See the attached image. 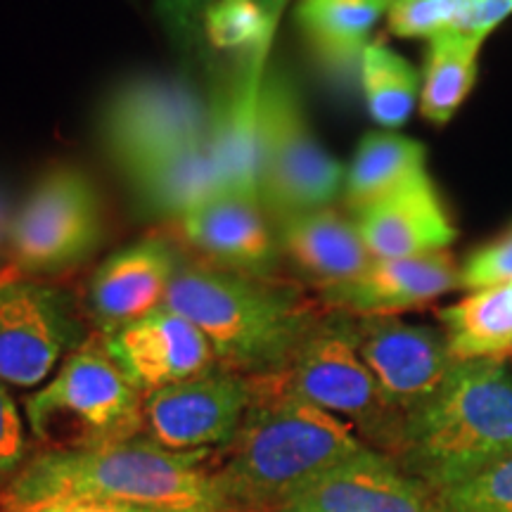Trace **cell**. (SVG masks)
<instances>
[{
  "label": "cell",
  "mask_w": 512,
  "mask_h": 512,
  "mask_svg": "<svg viewBox=\"0 0 512 512\" xmlns=\"http://www.w3.org/2000/svg\"><path fill=\"white\" fill-rule=\"evenodd\" d=\"M437 496L444 512H512V451Z\"/></svg>",
  "instance_id": "83f0119b"
},
{
  "label": "cell",
  "mask_w": 512,
  "mask_h": 512,
  "mask_svg": "<svg viewBox=\"0 0 512 512\" xmlns=\"http://www.w3.org/2000/svg\"><path fill=\"white\" fill-rule=\"evenodd\" d=\"M102 344L126 380L143 396L219 366L202 330L169 306L102 337Z\"/></svg>",
  "instance_id": "4fadbf2b"
},
{
  "label": "cell",
  "mask_w": 512,
  "mask_h": 512,
  "mask_svg": "<svg viewBox=\"0 0 512 512\" xmlns=\"http://www.w3.org/2000/svg\"><path fill=\"white\" fill-rule=\"evenodd\" d=\"M22 512H147V510L133 508V505H121V503H102V501H83V498H72V501L38 505V508L22 510Z\"/></svg>",
  "instance_id": "836d02e7"
},
{
  "label": "cell",
  "mask_w": 512,
  "mask_h": 512,
  "mask_svg": "<svg viewBox=\"0 0 512 512\" xmlns=\"http://www.w3.org/2000/svg\"><path fill=\"white\" fill-rule=\"evenodd\" d=\"M512 283V223L494 240L477 247L460 266V287L467 292Z\"/></svg>",
  "instance_id": "f546056e"
},
{
  "label": "cell",
  "mask_w": 512,
  "mask_h": 512,
  "mask_svg": "<svg viewBox=\"0 0 512 512\" xmlns=\"http://www.w3.org/2000/svg\"><path fill=\"white\" fill-rule=\"evenodd\" d=\"M458 287L460 266L444 249L413 259H375L356 278L316 287V299L323 309L354 318L401 316L437 302Z\"/></svg>",
  "instance_id": "9a60e30c"
},
{
  "label": "cell",
  "mask_w": 512,
  "mask_h": 512,
  "mask_svg": "<svg viewBox=\"0 0 512 512\" xmlns=\"http://www.w3.org/2000/svg\"><path fill=\"white\" fill-rule=\"evenodd\" d=\"M482 46L484 38L465 31H446L427 41L418 102L427 121L444 126L456 117L477 83Z\"/></svg>",
  "instance_id": "d4e9b609"
},
{
  "label": "cell",
  "mask_w": 512,
  "mask_h": 512,
  "mask_svg": "<svg viewBox=\"0 0 512 512\" xmlns=\"http://www.w3.org/2000/svg\"><path fill=\"white\" fill-rule=\"evenodd\" d=\"M294 512H444L439 496L392 456L363 448L287 505Z\"/></svg>",
  "instance_id": "2e32d148"
},
{
  "label": "cell",
  "mask_w": 512,
  "mask_h": 512,
  "mask_svg": "<svg viewBox=\"0 0 512 512\" xmlns=\"http://www.w3.org/2000/svg\"><path fill=\"white\" fill-rule=\"evenodd\" d=\"M349 318L358 354L389 406L403 420L420 411L439 392L456 363L444 332L406 323L399 316Z\"/></svg>",
  "instance_id": "7c38bea8"
},
{
  "label": "cell",
  "mask_w": 512,
  "mask_h": 512,
  "mask_svg": "<svg viewBox=\"0 0 512 512\" xmlns=\"http://www.w3.org/2000/svg\"><path fill=\"white\" fill-rule=\"evenodd\" d=\"M370 119L384 131L406 126L420 102L422 74L384 41H370L358 67Z\"/></svg>",
  "instance_id": "484cf974"
},
{
  "label": "cell",
  "mask_w": 512,
  "mask_h": 512,
  "mask_svg": "<svg viewBox=\"0 0 512 512\" xmlns=\"http://www.w3.org/2000/svg\"><path fill=\"white\" fill-rule=\"evenodd\" d=\"M475 0H396L389 10V31L399 38H430L446 31H463Z\"/></svg>",
  "instance_id": "f1b7e54d"
},
{
  "label": "cell",
  "mask_w": 512,
  "mask_h": 512,
  "mask_svg": "<svg viewBox=\"0 0 512 512\" xmlns=\"http://www.w3.org/2000/svg\"><path fill=\"white\" fill-rule=\"evenodd\" d=\"M254 399V377L216 366L143 401V434L174 453H219L238 434Z\"/></svg>",
  "instance_id": "8fae6325"
},
{
  "label": "cell",
  "mask_w": 512,
  "mask_h": 512,
  "mask_svg": "<svg viewBox=\"0 0 512 512\" xmlns=\"http://www.w3.org/2000/svg\"><path fill=\"white\" fill-rule=\"evenodd\" d=\"M200 29L216 50L245 57H268L275 31L261 0H211L200 17Z\"/></svg>",
  "instance_id": "4316f807"
},
{
  "label": "cell",
  "mask_w": 512,
  "mask_h": 512,
  "mask_svg": "<svg viewBox=\"0 0 512 512\" xmlns=\"http://www.w3.org/2000/svg\"><path fill=\"white\" fill-rule=\"evenodd\" d=\"M143 401L93 335L27 396L24 418L43 451H91L140 437Z\"/></svg>",
  "instance_id": "5b68a950"
},
{
  "label": "cell",
  "mask_w": 512,
  "mask_h": 512,
  "mask_svg": "<svg viewBox=\"0 0 512 512\" xmlns=\"http://www.w3.org/2000/svg\"><path fill=\"white\" fill-rule=\"evenodd\" d=\"M0 242H3V223H0Z\"/></svg>",
  "instance_id": "8d00e7d4"
},
{
  "label": "cell",
  "mask_w": 512,
  "mask_h": 512,
  "mask_svg": "<svg viewBox=\"0 0 512 512\" xmlns=\"http://www.w3.org/2000/svg\"><path fill=\"white\" fill-rule=\"evenodd\" d=\"M283 377L294 394L349 422L370 448L396 458L406 420L389 406L358 354L349 316L325 309Z\"/></svg>",
  "instance_id": "52a82bcc"
},
{
  "label": "cell",
  "mask_w": 512,
  "mask_h": 512,
  "mask_svg": "<svg viewBox=\"0 0 512 512\" xmlns=\"http://www.w3.org/2000/svg\"><path fill=\"white\" fill-rule=\"evenodd\" d=\"M427 176L425 145L396 131H370L361 138L347 169V207L358 214Z\"/></svg>",
  "instance_id": "603a6c76"
},
{
  "label": "cell",
  "mask_w": 512,
  "mask_h": 512,
  "mask_svg": "<svg viewBox=\"0 0 512 512\" xmlns=\"http://www.w3.org/2000/svg\"><path fill=\"white\" fill-rule=\"evenodd\" d=\"M354 216L358 233L375 259H413L444 252L458 238L430 176Z\"/></svg>",
  "instance_id": "ac0fdd59"
},
{
  "label": "cell",
  "mask_w": 512,
  "mask_h": 512,
  "mask_svg": "<svg viewBox=\"0 0 512 512\" xmlns=\"http://www.w3.org/2000/svg\"><path fill=\"white\" fill-rule=\"evenodd\" d=\"M347 169L313 136L294 81L266 67L259 95L256 195L278 221L328 209L344 190Z\"/></svg>",
  "instance_id": "8992f818"
},
{
  "label": "cell",
  "mask_w": 512,
  "mask_h": 512,
  "mask_svg": "<svg viewBox=\"0 0 512 512\" xmlns=\"http://www.w3.org/2000/svg\"><path fill=\"white\" fill-rule=\"evenodd\" d=\"M211 458L166 451L145 434L91 451H41L3 491V505L22 512L83 498L147 512H228Z\"/></svg>",
  "instance_id": "7a4b0ae2"
},
{
  "label": "cell",
  "mask_w": 512,
  "mask_h": 512,
  "mask_svg": "<svg viewBox=\"0 0 512 512\" xmlns=\"http://www.w3.org/2000/svg\"><path fill=\"white\" fill-rule=\"evenodd\" d=\"M164 306L202 330L221 368L247 377L285 373L325 313L302 285L207 261L181 264Z\"/></svg>",
  "instance_id": "3957f363"
},
{
  "label": "cell",
  "mask_w": 512,
  "mask_h": 512,
  "mask_svg": "<svg viewBox=\"0 0 512 512\" xmlns=\"http://www.w3.org/2000/svg\"><path fill=\"white\" fill-rule=\"evenodd\" d=\"M261 5H264L268 22L273 24V29H278L280 17H283V12L287 8V0H261Z\"/></svg>",
  "instance_id": "e575fe53"
},
{
  "label": "cell",
  "mask_w": 512,
  "mask_h": 512,
  "mask_svg": "<svg viewBox=\"0 0 512 512\" xmlns=\"http://www.w3.org/2000/svg\"><path fill=\"white\" fill-rule=\"evenodd\" d=\"M185 242L207 264L249 275H273L280 245L256 197L219 190L178 216Z\"/></svg>",
  "instance_id": "e0dca14e"
},
{
  "label": "cell",
  "mask_w": 512,
  "mask_h": 512,
  "mask_svg": "<svg viewBox=\"0 0 512 512\" xmlns=\"http://www.w3.org/2000/svg\"><path fill=\"white\" fill-rule=\"evenodd\" d=\"M512 451L508 361H456L420 411L406 418L396 463L434 494Z\"/></svg>",
  "instance_id": "277c9868"
},
{
  "label": "cell",
  "mask_w": 512,
  "mask_h": 512,
  "mask_svg": "<svg viewBox=\"0 0 512 512\" xmlns=\"http://www.w3.org/2000/svg\"><path fill=\"white\" fill-rule=\"evenodd\" d=\"M29 463V441L24 418L10 387L0 382V489H8Z\"/></svg>",
  "instance_id": "4dcf8cb0"
},
{
  "label": "cell",
  "mask_w": 512,
  "mask_h": 512,
  "mask_svg": "<svg viewBox=\"0 0 512 512\" xmlns=\"http://www.w3.org/2000/svg\"><path fill=\"white\" fill-rule=\"evenodd\" d=\"M214 107L195 88L162 76L128 79L100 112L102 147L121 174L178 147L211 138Z\"/></svg>",
  "instance_id": "9c48e42d"
},
{
  "label": "cell",
  "mask_w": 512,
  "mask_h": 512,
  "mask_svg": "<svg viewBox=\"0 0 512 512\" xmlns=\"http://www.w3.org/2000/svg\"><path fill=\"white\" fill-rule=\"evenodd\" d=\"M268 57L254 55L242 60L240 74L226 98L214 107V145L223 190L256 195V166H259V95Z\"/></svg>",
  "instance_id": "ffe728a7"
},
{
  "label": "cell",
  "mask_w": 512,
  "mask_h": 512,
  "mask_svg": "<svg viewBox=\"0 0 512 512\" xmlns=\"http://www.w3.org/2000/svg\"><path fill=\"white\" fill-rule=\"evenodd\" d=\"M456 361H508L512 356V283L470 292L439 311Z\"/></svg>",
  "instance_id": "cb8c5ba5"
},
{
  "label": "cell",
  "mask_w": 512,
  "mask_h": 512,
  "mask_svg": "<svg viewBox=\"0 0 512 512\" xmlns=\"http://www.w3.org/2000/svg\"><path fill=\"white\" fill-rule=\"evenodd\" d=\"M12 266L24 275H57L81 266L105 238L102 202L74 166L48 171L8 226Z\"/></svg>",
  "instance_id": "ba28073f"
},
{
  "label": "cell",
  "mask_w": 512,
  "mask_h": 512,
  "mask_svg": "<svg viewBox=\"0 0 512 512\" xmlns=\"http://www.w3.org/2000/svg\"><path fill=\"white\" fill-rule=\"evenodd\" d=\"M91 337L72 292L0 273V382L41 387Z\"/></svg>",
  "instance_id": "30bf717a"
},
{
  "label": "cell",
  "mask_w": 512,
  "mask_h": 512,
  "mask_svg": "<svg viewBox=\"0 0 512 512\" xmlns=\"http://www.w3.org/2000/svg\"><path fill=\"white\" fill-rule=\"evenodd\" d=\"M396 0H302L294 10L313 55L332 79L351 81L361 67L370 34Z\"/></svg>",
  "instance_id": "44dd1931"
},
{
  "label": "cell",
  "mask_w": 512,
  "mask_h": 512,
  "mask_svg": "<svg viewBox=\"0 0 512 512\" xmlns=\"http://www.w3.org/2000/svg\"><path fill=\"white\" fill-rule=\"evenodd\" d=\"M278 245L313 287L356 278L375 261L356 223L330 207L278 221Z\"/></svg>",
  "instance_id": "d6986e66"
},
{
  "label": "cell",
  "mask_w": 512,
  "mask_h": 512,
  "mask_svg": "<svg viewBox=\"0 0 512 512\" xmlns=\"http://www.w3.org/2000/svg\"><path fill=\"white\" fill-rule=\"evenodd\" d=\"M512 15V0H475L463 24L465 34L484 38Z\"/></svg>",
  "instance_id": "d6a6232c"
},
{
  "label": "cell",
  "mask_w": 512,
  "mask_h": 512,
  "mask_svg": "<svg viewBox=\"0 0 512 512\" xmlns=\"http://www.w3.org/2000/svg\"><path fill=\"white\" fill-rule=\"evenodd\" d=\"M280 512H294V510H287V508H285V510H280Z\"/></svg>",
  "instance_id": "74e56055"
},
{
  "label": "cell",
  "mask_w": 512,
  "mask_h": 512,
  "mask_svg": "<svg viewBox=\"0 0 512 512\" xmlns=\"http://www.w3.org/2000/svg\"><path fill=\"white\" fill-rule=\"evenodd\" d=\"M181 256L164 235L121 247L95 268L88 283V316L100 337H110L162 309L169 297Z\"/></svg>",
  "instance_id": "5bb4252c"
},
{
  "label": "cell",
  "mask_w": 512,
  "mask_h": 512,
  "mask_svg": "<svg viewBox=\"0 0 512 512\" xmlns=\"http://www.w3.org/2000/svg\"><path fill=\"white\" fill-rule=\"evenodd\" d=\"M155 10L169 41L181 53H188L197 31H200L195 0H155Z\"/></svg>",
  "instance_id": "1f68e13d"
},
{
  "label": "cell",
  "mask_w": 512,
  "mask_h": 512,
  "mask_svg": "<svg viewBox=\"0 0 512 512\" xmlns=\"http://www.w3.org/2000/svg\"><path fill=\"white\" fill-rule=\"evenodd\" d=\"M140 207L178 219L202 200L223 190L214 145L200 140L136 166L124 174Z\"/></svg>",
  "instance_id": "7402d4cb"
},
{
  "label": "cell",
  "mask_w": 512,
  "mask_h": 512,
  "mask_svg": "<svg viewBox=\"0 0 512 512\" xmlns=\"http://www.w3.org/2000/svg\"><path fill=\"white\" fill-rule=\"evenodd\" d=\"M363 448L349 422L294 394L280 373L254 377L252 406L211 467L228 512H280Z\"/></svg>",
  "instance_id": "6da1fadb"
},
{
  "label": "cell",
  "mask_w": 512,
  "mask_h": 512,
  "mask_svg": "<svg viewBox=\"0 0 512 512\" xmlns=\"http://www.w3.org/2000/svg\"><path fill=\"white\" fill-rule=\"evenodd\" d=\"M211 3V0H195V12H197V22H200V17H202V12H204V8H207V5Z\"/></svg>",
  "instance_id": "d590c367"
}]
</instances>
